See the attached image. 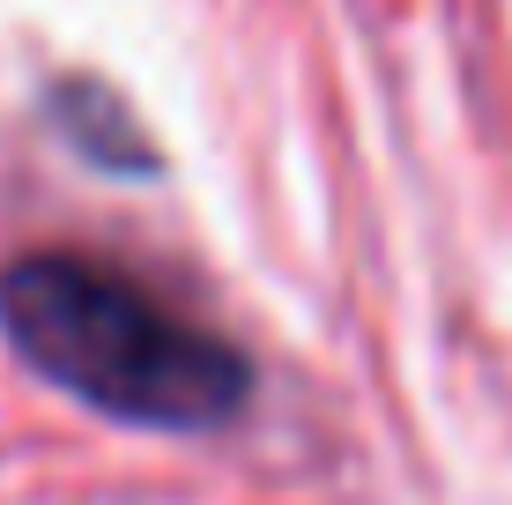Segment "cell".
I'll return each instance as SVG.
<instances>
[{"instance_id": "cell-1", "label": "cell", "mask_w": 512, "mask_h": 505, "mask_svg": "<svg viewBox=\"0 0 512 505\" xmlns=\"http://www.w3.org/2000/svg\"><path fill=\"white\" fill-rule=\"evenodd\" d=\"M0 342L82 409L134 431H216L253 372L216 327L186 320L90 253H23L0 268Z\"/></svg>"}]
</instances>
